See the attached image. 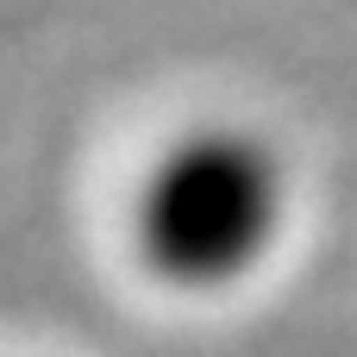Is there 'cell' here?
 <instances>
[{"instance_id":"cell-1","label":"cell","mask_w":357,"mask_h":357,"mask_svg":"<svg viewBox=\"0 0 357 357\" xmlns=\"http://www.w3.org/2000/svg\"><path fill=\"white\" fill-rule=\"evenodd\" d=\"M289 220V169L270 138L238 126L182 132L132 195V251L169 289H232Z\"/></svg>"}]
</instances>
